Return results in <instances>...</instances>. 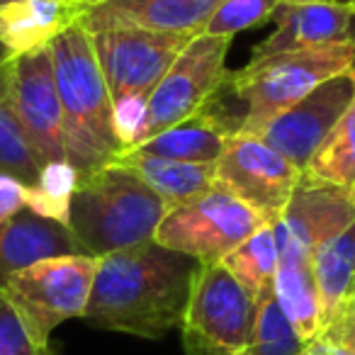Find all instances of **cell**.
Wrapping results in <instances>:
<instances>
[{
  "instance_id": "1",
  "label": "cell",
  "mask_w": 355,
  "mask_h": 355,
  "mask_svg": "<svg viewBox=\"0 0 355 355\" xmlns=\"http://www.w3.org/2000/svg\"><path fill=\"white\" fill-rule=\"evenodd\" d=\"M200 263L148 239L98 258L80 319L105 331L163 338L183 319Z\"/></svg>"
},
{
  "instance_id": "2",
  "label": "cell",
  "mask_w": 355,
  "mask_h": 355,
  "mask_svg": "<svg viewBox=\"0 0 355 355\" xmlns=\"http://www.w3.org/2000/svg\"><path fill=\"white\" fill-rule=\"evenodd\" d=\"M56 90L64 112L66 161L78 175L112 163L124 151L112 117V95L83 25L61 32L49 44Z\"/></svg>"
},
{
  "instance_id": "3",
  "label": "cell",
  "mask_w": 355,
  "mask_h": 355,
  "mask_svg": "<svg viewBox=\"0 0 355 355\" xmlns=\"http://www.w3.org/2000/svg\"><path fill=\"white\" fill-rule=\"evenodd\" d=\"M168 209L137 173L119 163H107L78 175L69 229L85 256L103 258L153 239Z\"/></svg>"
},
{
  "instance_id": "4",
  "label": "cell",
  "mask_w": 355,
  "mask_h": 355,
  "mask_svg": "<svg viewBox=\"0 0 355 355\" xmlns=\"http://www.w3.org/2000/svg\"><path fill=\"white\" fill-rule=\"evenodd\" d=\"M355 66V42H336L311 49L282 51L266 59H251L232 71L229 90L243 103V134H258L272 117L309 95L331 76Z\"/></svg>"
},
{
  "instance_id": "5",
  "label": "cell",
  "mask_w": 355,
  "mask_h": 355,
  "mask_svg": "<svg viewBox=\"0 0 355 355\" xmlns=\"http://www.w3.org/2000/svg\"><path fill=\"white\" fill-rule=\"evenodd\" d=\"M232 42L234 37L214 35H195L190 40L148 95L141 141L222 103L232 78L227 69Z\"/></svg>"
},
{
  "instance_id": "6",
  "label": "cell",
  "mask_w": 355,
  "mask_h": 355,
  "mask_svg": "<svg viewBox=\"0 0 355 355\" xmlns=\"http://www.w3.org/2000/svg\"><path fill=\"white\" fill-rule=\"evenodd\" d=\"M95 270V256L44 258L8 275L0 292L37 338L51 340L56 326L83 316Z\"/></svg>"
},
{
  "instance_id": "7",
  "label": "cell",
  "mask_w": 355,
  "mask_h": 355,
  "mask_svg": "<svg viewBox=\"0 0 355 355\" xmlns=\"http://www.w3.org/2000/svg\"><path fill=\"white\" fill-rule=\"evenodd\" d=\"M266 219L214 180V185L175 205L161 219L153 241L195 258L200 266L219 263L246 241Z\"/></svg>"
},
{
  "instance_id": "8",
  "label": "cell",
  "mask_w": 355,
  "mask_h": 355,
  "mask_svg": "<svg viewBox=\"0 0 355 355\" xmlns=\"http://www.w3.org/2000/svg\"><path fill=\"white\" fill-rule=\"evenodd\" d=\"M256 302L222 266H200L180 329L188 355H239L248 343Z\"/></svg>"
},
{
  "instance_id": "9",
  "label": "cell",
  "mask_w": 355,
  "mask_h": 355,
  "mask_svg": "<svg viewBox=\"0 0 355 355\" xmlns=\"http://www.w3.org/2000/svg\"><path fill=\"white\" fill-rule=\"evenodd\" d=\"M100 71L112 95H151L178 54L190 44V32L148 30V27H110L90 32Z\"/></svg>"
},
{
  "instance_id": "10",
  "label": "cell",
  "mask_w": 355,
  "mask_h": 355,
  "mask_svg": "<svg viewBox=\"0 0 355 355\" xmlns=\"http://www.w3.org/2000/svg\"><path fill=\"white\" fill-rule=\"evenodd\" d=\"M214 180L272 224L285 212L302 171L261 137L236 132L214 161Z\"/></svg>"
},
{
  "instance_id": "11",
  "label": "cell",
  "mask_w": 355,
  "mask_h": 355,
  "mask_svg": "<svg viewBox=\"0 0 355 355\" xmlns=\"http://www.w3.org/2000/svg\"><path fill=\"white\" fill-rule=\"evenodd\" d=\"M355 98V66L331 76L292 107L272 117L256 137L304 171Z\"/></svg>"
},
{
  "instance_id": "12",
  "label": "cell",
  "mask_w": 355,
  "mask_h": 355,
  "mask_svg": "<svg viewBox=\"0 0 355 355\" xmlns=\"http://www.w3.org/2000/svg\"><path fill=\"white\" fill-rule=\"evenodd\" d=\"M10 100L40 166L66 161L64 112H61L49 46L12 56Z\"/></svg>"
},
{
  "instance_id": "13",
  "label": "cell",
  "mask_w": 355,
  "mask_h": 355,
  "mask_svg": "<svg viewBox=\"0 0 355 355\" xmlns=\"http://www.w3.org/2000/svg\"><path fill=\"white\" fill-rule=\"evenodd\" d=\"M353 222L355 190L302 178L285 212L272 222V229L277 239L292 241L311 253V248Z\"/></svg>"
},
{
  "instance_id": "14",
  "label": "cell",
  "mask_w": 355,
  "mask_h": 355,
  "mask_svg": "<svg viewBox=\"0 0 355 355\" xmlns=\"http://www.w3.org/2000/svg\"><path fill=\"white\" fill-rule=\"evenodd\" d=\"M270 22H275V30L253 49L251 59L336 42H355V8L329 3H280Z\"/></svg>"
},
{
  "instance_id": "15",
  "label": "cell",
  "mask_w": 355,
  "mask_h": 355,
  "mask_svg": "<svg viewBox=\"0 0 355 355\" xmlns=\"http://www.w3.org/2000/svg\"><path fill=\"white\" fill-rule=\"evenodd\" d=\"M224 0H107L90 8L80 25L88 32L110 27H148V30L200 35Z\"/></svg>"
},
{
  "instance_id": "16",
  "label": "cell",
  "mask_w": 355,
  "mask_h": 355,
  "mask_svg": "<svg viewBox=\"0 0 355 355\" xmlns=\"http://www.w3.org/2000/svg\"><path fill=\"white\" fill-rule=\"evenodd\" d=\"M88 8L80 0H10L0 6V44L10 56L49 46L61 32L78 25Z\"/></svg>"
},
{
  "instance_id": "17",
  "label": "cell",
  "mask_w": 355,
  "mask_h": 355,
  "mask_svg": "<svg viewBox=\"0 0 355 355\" xmlns=\"http://www.w3.org/2000/svg\"><path fill=\"white\" fill-rule=\"evenodd\" d=\"M239 127H241V117H229L227 112H222V103H217L214 107L180 124H173L132 148L151 156L173 158V161L214 163L229 139L239 132Z\"/></svg>"
},
{
  "instance_id": "18",
  "label": "cell",
  "mask_w": 355,
  "mask_h": 355,
  "mask_svg": "<svg viewBox=\"0 0 355 355\" xmlns=\"http://www.w3.org/2000/svg\"><path fill=\"white\" fill-rule=\"evenodd\" d=\"M56 256H85L69 224L22 209L0 227V282L32 263Z\"/></svg>"
},
{
  "instance_id": "19",
  "label": "cell",
  "mask_w": 355,
  "mask_h": 355,
  "mask_svg": "<svg viewBox=\"0 0 355 355\" xmlns=\"http://www.w3.org/2000/svg\"><path fill=\"white\" fill-rule=\"evenodd\" d=\"M277 270L272 280V295H275L280 309L295 326L297 336L304 343L319 338L321 334V306L319 292H316L314 272H311L309 251L285 239H277Z\"/></svg>"
},
{
  "instance_id": "20",
  "label": "cell",
  "mask_w": 355,
  "mask_h": 355,
  "mask_svg": "<svg viewBox=\"0 0 355 355\" xmlns=\"http://www.w3.org/2000/svg\"><path fill=\"white\" fill-rule=\"evenodd\" d=\"M321 306V331L334 324L355 292V222L334 234L309 253ZM321 336V334H319Z\"/></svg>"
},
{
  "instance_id": "21",
  "label": "cell",
  "mask_w": 355,
  "mask_h": 355,
  "mask_svg": "<svg viewBox=\"0 0 355 355\" xmlns=\"http://www.w3.org/2000/svg\"><path fill=\"white\" fill-rule=\"evenodd\" d=\"M112 163L137 173L168 207H175L214 185V163L173 161V158L151 156L137 148H124Z\"/></svg>"
},
{
  "instance_id": "22",
  "label": "cell",
  "mask_w": 355,
  "mask_h": 355,
  "mask_svg": "<svg viewBox=\"0 0 355 355\" xmlns=\"http://www.w3.org/2000/svg\"><path fill=\"white\" fill-rule=\"evenodd\" d=\"M219 263L251 295V300L261 304L266 297L272 295V280L277 270V241L272 224H261L246 241L239 243Z\"/></svg>"
},
{
  "instance_id": "23",
  "label": "cell",
  "mask_w": 355,
  "mask_h": 355,
  "mask_svg": "<svg viewBox=\"0 0 355 355\" xmlns=\"http://www.w3.org/2000/svg\"><path fill=\"white\" fill-rule=\"evenodd\" d=\"M302 178L355 190V98Z\"/></svg>"
},
{
  "instance_id": "24",
  "label": "cell",
  "mask_w": 355,
  "mask_h": 355,
  "mask_svg": "<svg viewBox=\"0 0 355 355\" xmlns=\"http://www.w3.org/2000/svg\"><path fill=\"white\" fill-rule=\"evenodd\" d=\"M10 61L0 64V173H10L30 185L37 180L42 166L22 132L15 107H12Z\"/></svg>"
},
{
  "instance_id": "25",
  "label": "cell",
  "mask_w": 355,
  "mask_h": 355,
  "mask_svg": "<svg viewBox=\"0 0 355 355\" xmlns=\"http://www.w3.org/2000/svg\"><path fill=\"white\" fill-rule=\"evenodd\" d=\"M76 185H78V171L69 161L44 163L35 183L27 185V209L44 219L69 224Z\"/></svg>"
},
{
  "instance_id": "26",
  "label": "cell",
  "mask_w": 355,
  "mask_h": 355,
  "mask_svg": "<svg viewBox=\"0 0 355 355\" xmlns=\"http://www.w3.org/2000/svg\"><path fill=\"white\" fill-rule=\"evenodd\" d=\"M277 6H280V0H224L212 12V17L200 35L236 37L239 32L270 22Z\"/></svg>"
},
{
  "instance_id": "27",
  "label": "cell",
  "mask_w": 355,
  "mask_h": 355,
  "mask_svg": "<svg viewBox=\"0 0 355 355\" xmlns=\"http://www.w3.org/2000/svg\"><path fill=\"white\" fill-rule=\"evenodd\" d=\"M0 355H56L54 343L37 338L3 292H0Z\"/></svg>"
},
{
  "instance_id": "28",
  "label": "cell",
  "mask_w": 355,
  "mask_h": 355,
  "mask_svg": "<svg viewBox=\"0 0 355 355\" xmlns=\"http://www.w3.org/2000/svg\"><path fill=\"white\" fill-rule=\"evenodd\" d=\"M146 95H124L119 100H112L114 132L124 148H132L141 141L144 124H146Z\"/></svg>"
},
{
  "instance_id": "29",
  "label": "cell",
  "mask_w": 355,
  "mask_h": 355,
  "mask_svg": "<svg viewBox=\"0 0 355 355\" xmlns=\"http://www.w3.org/2000/svg\"><path fill=\"white\" fill-rule=\"evenodd\" d=\"M27 209V183L10 173H0V227Z\"/></svg>"
},
{
  "instance_id": "30",
  "label": "cell",
  "mask_w": 355,
  "mask_h": 355,
  "mask_svg": "<svg viewBox=\"0 0 355 355\" xmlns=\"http://www.w3.org/2000/svg\"><path fill=\"white\" fill-rule=\"evenodd\" d=\"M319 338L329 340V343L345 345V348L355 355V311L345 309L343 314L334 321V324H329L324 331H321Z\"/></svg>"
},
{
  "instance_id": "31",
  "label": "cell",
  "mask_w": 355,
  "mask_h": 355,
  "mask_svg": "<svg viewBox=\"0 0 355 355\" xmlns=\"http://www.w3.org/2000/svg\"><path fill=\"white\" fill-rule=\"evenodd\" d=\"M300 355H353L345 345H338V343H329L324 338H316L302 350Z\"/></svg>"
},
{
  "instance_id": "32",
  "label": "cell",
  "mask_w": 355,
  "mask_h": 355,
  "mask_svg": "<svg viewBox=\"0 0 355 355\" xmlns=\"http://www.w3.org/2000/svg\"><path fill=\"white\" fill-rule=\"evenodd\" d=\"M280 3H329V6L355 8V0H280Z\"/></svg>"
},
{
  "instance_id": "33",
  "label": "cell",
  "mask_w": 355,
  "mask_h": 355,
  "mask_svg": "<svg viewBox=\"0 0 355 355\" xmlns=\"http://www.w3.org/2000/svg\"><path fill=\"white\" fill-rule=\"evenodd\" d=\"M10 59H12V56L8 54V49L3 44H0V64H6V61H10Z\"/></svg>"
},
{
  "instance_id": "34",
  "label": "cell",
  "mask_w": 355,
  "mask_h": 355,
  "mask_svg": "<svg viewBox=\"0 0 355 355\" xmlns=\"http://www.w3.org/2000/svg\"><path fill=\"white\" fill-rule=\"evenodd\" d=\"M80 3H83V6H85V8H88V10H90V8L100 6V3H107V0H80Z\"/></svg>"
},
{
  "instance_id": "35",
  "label": "cell",
  "mask_w": 355,
  "mask_h": 355,
  "mask_svg": "<svg viewBox=\"0 0 355 355\" xmlns=\"http://www.w3.org/2000/svg\"><path fill=\"white\" fill-rule=\"evenodd\" d=\"M348 309H353V311H355V292H353V300H350V304H348Z\"/></svg>"
},
{
  "instance_id": "36",
  "label": "cell",
  "mask_w": 355,
  "mask_h": 355,
  "mask_svg": "<svg viewBox=\"0 0 355 355\" xmlns=\"http://www.w3.org/2000/svg\"><path fill=\"white\" fill-rule=\"evenodd\" d=\"M3 3H10V0H0V6H3Z\"/></svg>"
}]
</instances>
